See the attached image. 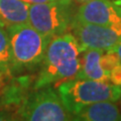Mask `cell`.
<instances>
[{
    "label": "cell",
    "mask_w": 121,
    "mask_h": 121,
    "mask_svg": "<svg viewBox=\"0 0 121 121\" xmlns=\"http://www.w3.org/2000/svg\"><path fill=\"white\" fill-rule=\"evenodd\" d=\"M83 50L72 32L52 37L41 62L35 89L76 78L80 71Z\"/></svg>",
    "instance_id": "cell-1"
},
{
    "label": "cell",
    "mask_w": 121,
    "mask_h": 121,
    "mask_svg": "<svg viewBox=\"0 0 121 121\" xmlns=\"http://www.w3.org/2000/svg\"><path fill=\"white\" fill-rule=\"evenodd\" d=\"M6 30L12 55L11 73L40 65L52 37L37 31L28 21L8 26Z\"/></svg>",
    "instance_id": "cell-2"
},
{
    "label": "cell",
    "mask_w": 121,
    "mask_h": 121,
    "mask_svg": "<svg viewBox=\"0 0 121 121\" xmlns=\"http://www.w3.org/2000/svg\"><path fill=\"white\" fill-rule=\"evenodd\" d=\"M58 92L64 105L74 117L81 108L100 101H117L121 98V87L111 83L71 79L60 83Z\"/></svg>",
    "instance_id": "cell-3"
},
{
    "label": "cell",
    "mask_w": 121,
    "mask_h": 121,
    "mask_svg": "<svg viewBox=\"0 0 121 121\" xmlns=\"http://www.w3.org/2000/svg\"><path fill=\"white\" fill-rule=\"evenodd\" d=\"M72 0H55L28 7V22L37 31L54 37L70 29L75 17Z\"/></svg>",
    "instance_id": "cell-4"
},
{
    "label": "cell",
    "mask_w": 121,
    "mask_h": 121,
    "mask_svg": "<svg viewBox=\"0 0 121 121\" xmlns=\"http://www.w3.org/2000/svg\"><path fill=\"white\" fill-rule=\"evenodd\" d=\"M26 98L18 115L29 121H65L74 119L64 105L59 92L51 86L43 87Z\"/></svg>",
    "instance_id": "cell-5"
},
{
    "label": "cell",
    "mask_w": 121,
    "mask_h": 121,
    "mask_svg": "<svg viewBox=\"0 0 121 121\" xmlns=\"http://www.w3.org/2000/svg\"><path fill=\"white\" fill-rule=\"evenodd\" d=\"M72 33L83 51H108L114 47L121 37V31L111 26L82 22L74 19L71 27Z\"/></svg>",
    "instance_id": "cell-6"
},
{
    "label": "cell",
    "mask_w": 121,
    "mask_h": 121,
    "mask_svg": "<svg viewBox=\"0 0 121 121\" xmlns=\"http://www.w3.org/2000/svg\"><path fill=\"white\" fill-rule=\"evenodd\" d=\"M74 19L111 26L121 31V5L112 0H90L78 7Z\"/></svg>",
    "instance_id": "cell-7"
},
{
    "label": "cell",
    "mask_w": 121,
    "mask_h": 121,
    "mask_svg": "<svg viewBox=\"0 0 121 121\" xmlns=\"http://www.w3.org/2000/svg\"><path fill=\"white\" fill-rule=\"evenodd\" d=\"M74 119L83 121H117L121 120V113L114 101H100L81 108L74 114Z\"/></svg>",
    "instance_id": "cell-8"
},
{
    "label": "cell",
    "mask_w": 121,
    "mask_h": 121,
    "mask_svg": "<svg viewBox=\"0 0 121 121\" xmlns=\"http://www.w3.org/2000/svg\"><path fill=\"white\" fill-rule=\"evenodd\" d=\"M103 52L104 51L92 50V48L83 51L80 71L76 78L110 83L109 73L102 69L100 65V59Z\"/></svg>",
    "instance_id": "cell-9"
},
{
    "label": "cell",
    "mask_w": 121,
    "mask_h": 121,
    "mask_svg": "<svg viewBox=\"0 0 121 121\" xmlns=\"http://www.w3.org/2000/svg\"><path fill=\"white\" fill-rule=\"evenodd\" d=\"M29 5L21 0H0V26L19 24L28 21Z\"/></svg>",
    "instance_id": "cell-10"
},
{
    "label": "cell",
    "mask_w": 121,
    "mask_h": 121,
    "mask_svg": "<svg viewBox=\"0 0 121 121\" xmlns=\"http://www.w3.org/2000/svg\"><path fill=\"white\" fill-rule=\"evenodd\" d=\"M12 68V55L9 35L6 28L0 26V72L10 74Z\"/></svg>",
    "instance_id": "cell-11"
},
{
    "label": "cell",
    "mask_w": 121,
    "mask_h": 121,
    "mask_svg": "<svg viewBox=\"0 0 121 121\" xmlns=\"http://www.w3.org/2000/svg\"><path fill=\"white\" fill-rule=\"evenodd\" d=\"M119 63L120 60L118 59V56L111 51H104L100 59V65L102 67V69L105 70L106 72H108L109 74H110V71L113 68H115Z\"/></svg>",
    "instance_id": "cell-12"
},
{
    "label": "cell",
    "mask_w": 121,
    "mask_h": 121,
    "mask_svg": "<svg viewBox=\"0 0 121 121\" xmlns=\"http://www.w3.org/2000/svg\"><path fill=\"white\" fill-rule=\"evenodd\" d=\"M108 51H111L112 52H114V54L118 56L119 60L121 62V37L119 39V40L116 43V44L114 45V47H112L110 50H108Z\"/></svg>",
    "instance_id": "cell-13"
},
{
    "label": "cell",
    "mask_w": 121,
    "mask_h": 121,
    "mask_svg": "<svg viewBox=\"0 0 121 121\" xmlns=\"http://www.w3.org/2000/svg\"><path fill=\"white\" fill-rule=\"evenodd\" d=\"M25 3H27L28 5H32V4H40V3H47V2H52L55 0H21Z\"/></svg>",
    "instance_id": "cell-14"
},
{
    "label": "cell",
    "mask_w": 121,
    "mask_h": 121,
    "mask_svg": "<svg viewBox=\"0 0 121 121\" xmlns=\"http://www.w3.org/2000/svg\"><path fill=\"white\" fill-rule=\"evenodd\" d=\"M12 119L9 114H7L5 111H0V120H10Z\"/></svg>",
    "instance_id": "cell-15"
},
{
    "label": "cell",
    "mask_w": 121,
    "mask_h": 121,
    "mask_svg": "<svg viewBox=\"0 0 121 121\" xmlns=\"http://www.w3.org/2000/svg\"><path fill=\"white\" fill-rule=\"evenodd\" d=\"M72 1H73L74 3H76V4L81 5V4H84V3L90 1V0H72Z\"/></svg>",
    "instance_id": "cell-16"
},
{
    "label": "cell",
    "mask_w": 121,
    "mask_h": 121,
    "mask_svg": "<svg viewBox=\"0 0 121 121\" xmlns=\"http://www.w3.org/2000/svg\"><path fill=\"white\" fill-rule=\"evenodd\" d=\"M1 81H2V73L0 72V85H1Z\"/></svg>",
    "instance_id": "cell-17"
}]
</instances>
